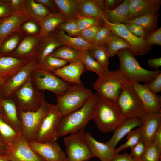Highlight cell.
Here are the masks:
<instances>
[{"label": "cell", "mask_w": 161, "mask_h": 161, "mask_svg": "<svg viewBox=\"0 0 161 161\" xmlns=\"http://www.w3.org/2000/svg\"><path fill=\"white\" fill-rule=\"evenodd\" d=\"M92 117L103 133L113 131L126 119L116 102L101 96L93 106Z\"/></svg>", "instance_id": "obj_1"}, {"label": "cell", "mask_w": 161, "mask_h": 161, "mask_svg": "<svg viewBox=\"0 0 161 161\" xmlns=\"http://www.w3.org/2000/svg\"><path fill=\"white\" fill-rule=\"evenodd\" d=\"M120 60L117 70L127 80L145 83L152 81L161 71L158 69L154 71L146 70L142 68L129 49H124L117 53Z\"/></svg>", "instance_id": "obj_2"}, {"label": "cell", "mask_w": 161, "mask_h": 161, "mask_svg": "<svg viewBox=\"0 0 161 161\" xmlns=\"http://www.w3.org/2000/svg\"><path fill=\"white\" fill-rule=\"evenodd\" d=\"M100 96L97 92L93 94L82 107L63 117L58 130V137L76 132L85 127L92 119L93 106Z\"/></svg>", "instance_id": "obj_3"}, {"label": "cell", "mask_w": 161, "mask_h": 161, "mask_svg": "<svg viewBox=\"0 0 161 161\" xmlns=\"http://www.w3.org/2000/svg\"><path fill=\"white\" fill-rule=\"evenodd\" d=\"M93 94L83 84L71 85L63 94L56 95V105L64 117L82 107Z\"/></svg>", "instance_id": "obj_4"}, {"label": "cell", "mask_w": 161, "mask_h": 161, "mask_svg": "<svg viewBox=\"0 0 161 161\" xmlns=\"http://www.w3.org/2000/svg\"><path fill=\"white\" fill-rule=\"evenodd\" d=\"M116 103L126 119L139 118L147 113L131 83L129 81L122 85Z\"/></svg>", "instance_id": "obj_5"}, {"label": "cell", "mask_w": 161, "mask_h": 161, "mask_svg": "<svg viewBox=\"0 0 161 161\" xmlns=\"http://www.w3.org/2000/svg\"><path fill=\"white\" fill-rule=\"evenodd\" d=\"M10 98L15 102L18 110L24 112L36 111L45 100L44 94L35 88L31 76Z\"/></svg>", "instance_id": "obj_6"}, {"label": "cell", "mask_w": 161, "mask_h": 161, "mask_svg": "<svg viewBox=\"0 0 161 161\" xmlns=\"http://www.w3.org/2000/svg\"><path fill=\"white\" fill-rule=\"evenodd\" d=\"M85 128L64 138L66 161H89L94 157L86 139Z\"/></svg>", "instance_id": "obj_7"}, {"label": "cell", "mask_w": 161, "mask_h": 161, "mask_svg": "<svg viewBox=\"0 0 161 161\" xmlns=\"http://www.w3.org/2000/svg\"><path fill=\"white\" fill-rule=\"evenodd\" d=\"M127 81L117 70H109L103 76H98L93 88L101 97L116 103L122 85Z\"/></svg>", "instance_id": "obj_8"}, {"label": "cell", "mask_w": 161, "mask_h": 161, "mask_svg": "<svg viewBox=\"0 0 161 161\" xmlns=\"http://www.w3.org/2000/svg\"><path fill=\"white\" fill-rule=\"evenodd\" d=\"M49 105L45 100L36 111L24 112L18 110L22 135L28 142L35 140L41 123L48 111Z\"/></svg>", "instance_id": "obj_9"}, {"label": "cell", "mask_w": 161, "mask_h": 161, "mask_svg": "<svg viewBox=\"0 0 161 161\" xmlns=\"http://www.w3.org/2000/svg\"><path fill=\"white\" fill-rule=\"evenodd\" d=\"M56 104L49 103L48 111L37 132L35 141L45 143L56 141L58 138V127L63 117Z\"/></svg>", "instance_id": "obj_10"}, {"label": "cell", "mask_w": 161, "mask_h": 161, "mask_svg": "<svg viewBox=\"0 0 161 161\" xmlns=\"http://www.w3.org/2000/svg\"><path fill=\"white\" fill-rule=\"evenodd\" d=\"M31 77L36 90L39 91L48 90L56 95L63 94L71 85L53 73L45 72L39 68L32 73Z\"/></svg>", "instance_id": "obj_11"}, {"label": "cell", "mask_w": 161, "mask_h": 161, "mask_svg": "<svg viewBox=\"0 0 161 161\" xmlns=\"http://www.w3.org/2000/svg\"><path fill=\"white\" fill-rule=\"evenodd\" d=\"M39 68L36 56L31 58L19 72L0 87V99L10 97L22 86L32 73Z\"/></svg>", "instance_id": "obj_12"}, {"label": "cell", "mask_w": 161, "mask_h": 161, "mask_svg": "<svg viewBox=\"0 0 161 161\" xmlns=\"http://www.w3.org/2000/svg\"><path fill=\"white\" fill-rule=\"evenodd\" d=\"M104 25L108 27L113 35L125 40L130 45L129 50L134 55H143L147 54L151 49L144 38L138 37L130 32L123 23H113L108 21Z\"/></svg>", "instance_id": "obj_13"}, {"label": "cell", "mask_w": 161, "mask_h": 161, "mask_svg": "<svg viewBox=\"0 0 161 161\" xmlns=\"http://www.w3.org/2000/svg\"><path fill=\"white\" fill-rule=\"evenodd\" d=\"M3 155L10 161H46L30 147L22 135Z\"/></svg>", "instance_id": "obj_14"}, {"label": "cell", "mask_w": 161, "mask_h": 161, "mask_svg": "<svg viewBox=\"0 0 161 161\" xmlns=\"http://www.w3.org/2000/svg\"><path fill=\"white\" fill-rule=\"evenodd\" d=\"M30 147L46 161H64L66 154L56 141L39 143L35 140L28 142Z\"/></svg>", "instance_id": "obj_15"}, {"label": "cell", "mask_w": 161, "mask_h": 161, "mask_svg": "<svg viewBox=\"0 0 161 161\" xmlns=\"http://www.w3.org/2000/svg\"><path fill=\"white\" fill-rule=\"evenodd\" d=\"M139 119L142 121L139 128L141 140L147 147L154 142L156 133L161 126V114L147 113Z\"/></svg>", "instance_id": "obj_16"}, {"label": "cell", "mask_w": 161, "mask_h": 161, "mask_svg": "<svg viewBox=\"0 0 161 161\" xmlns=\"http://www.w3.org/2000/svg\"><path fill=\"white\" fill-rule=\"evenodd\" d=\"M147 113L161 114V97L151 92L144 84L131 82Z\"/></svg>", "instance_id": "obj_17"}, {"label": "cell", "mask_w": 161, "mask_h": 161, "mask_svg": "<svg viewBox=\"0 0 161 161\" xmlns=\"http://www.w3.org/2000/svg\"><path fill=\"white\" fill-rule=\"evenodd\" d=\"M31 58H20L9 55L0 56V79L5 83L21 69Z\"/></svg>", "instance_id": "obj_18"}, {"label": "cell", "mask_w": 161, "mask_h": 161, "mask_svg": "<svg viewBox=\"0 0 161 161\" xmlns=\"http://www.w3.org/2000/svg\"><path fill=\"white\" fill-rule=\"evenodd\" d=\"M23 10L15 11L0 23V44L13 33L20 31V26L29 19Z\"/></svg>", "instance_id": "obj_19"}, {"label": "cell", "mask_w": 161, "mask_h": 161, "mask_svg": "<svg viewBox=\"0 0 161 161\" xmlns=\"http://www.w3.org/2000/svg\"><path fill=\"white\" fill-rule=\"evenodd\" d=\"M85 70L84 65L80 61L69 63L53 73L70 84H83L80 77Z\"/></svg>", "instance_id": "obj_20"}, {"label": "cell", "mask_w": 161, "mask_h": 161, "mask_svg": "<svg viewBox=\"0 0 161 161\" xmlns=\"http://www.w3.org/2000/svg\"><path fill=\"white\" fill-rule=\"evenodd\" d=\"M78 14L80 15L97 18L104 24L108 21L105 14L104 0H78Z\"/></svg>", "instance_id": "obj_21"}, {"label": "cell", "mask_w": 161, "mask_h": 161, "mask_svg": "<svg viewBox=\"0 0 161 161\" xmlns=\"http://www.w3.org/2000/svg\"><path fill=\"white\" fill-rule=\"evenodd\" d=\"M41 39L39 34L26 36L11 54L9 55L20 58L30 59L36 56Z\"/></svg>", "instance_id": "obj_22"}, {"label": "cell", "mask_w": 161, "mask_h": 161, "mask_svg": "<svg viewBox=\"0 0 161 161\" xmlns=\"http://www.w3.org/2000/svg\"><path fill=\"white\" fill-rule=\"evenodd\" d=\"M161 4L160 0H130L129 19L158 12Z\"/></svg>", "instance_id": "obj_23"}, {"label": "cell", "mask_w": 161, "mask_h": 161, "mask_svg": "<svg viewBox=\"0 0 161 161\" xmlns=\"http://www.w3.org/2000/svg\"><path fill=\"white\" fill-rule=\"evenodd\" d=\"M63 45L64 44L55 31L42 38L36 55L38 64L56 49Z\"/></svg>", "instance_id": "obj_24"}, {"label": "cell", "mask_w": 161, "mask_h": 161, "mask_svg": "<svg viewBox=\"0 0 161 161\" xmlns=\"http://www.w3.org/2000/svg\"><path fill=\"white\" fill-rule=\"evenodd\" d=\"M0 104L4 119L15 130L22 134L21 125L18 116V109L14 101L10 98L1 99Z\"/></svg>", "instance_id": "obj_25"}, {"label": "cell", "mask_w": 161, "mask_h": 161, "mask_svg": "<svg viewBox=\"0 0 161 161\" xmlns=\"http://www.w3.org/2000/svg\"><path fill=\"white\" fill-rule=\"evenodd\" d=\"M85 138L94 157H97L101 161H109L116 154L114 149L110 148L106 143L97 141L89 133H86Z\"/></svg>", "instance_id": "obj_26"}, {"label": "cell", "mask_w": 161, "mask_h": 161, "mask_svg": "<svg viewBox=\"0 0 161 161\" xmlns=\"http://www.w3.org/2000/svg\"><path fill=\"white\" fill-rule=\"evenodd\" d=\"M142 123V120L139 118L126 119L116 129L111 139L106 143L112 149H115L119 142L124 136L133 129L140 127Z\"/></svg>", "instance_id": "obj_27"}, {"label": "cell", "mask_w": 161, "mask_h": 161, "mask_svg": "<svg viewBox=\"0 0 161 161\" xmlns=\"http://www.w3.org/2000/svg\"><path fill=\"white\" fill-rule=\"evenodd\" d=\"M22 10L28 18L32 19L39 25L51 13L48 9L34 0H25Z\"/></svg>", "instance_id": "obj_28"}, {"label": "cell", "mask_w": 161, "mask_h": 161, "mask_svg": "<svg viewBox=\"0 0 161 161\" xmlns=\"http://www.w3.org/2000/svg\"><path fill=\"white\" fill-rule=\"evenodd\" d=\"M67 20L60 12L50 13L46 16L40 25L39 34L41 38L53 32L57 27Z\"/></svg>", "instance_id": "obj_29"}, {"label": "cell", "mask_w": 161, "mask_h": 161, "mask_svg": "<svg viewBox=\"0 0 161 161\" xmlns=\"http://www.w3.org/2000/svg\"><path fill=\"white\" fill-rule=\"evenodd\" d=\"M55 32L64 45L77 50L84 52L88 51L92 46L80 36L72 37L62 30H55Z\"/></svg>", "instance_id": "obj_30"}, {"label": "cell", "mask_w": 161, "mask_h": 161, "mask_svg": "<svg viewBox=\"0 0 161 161\" xmlns=\"http://www.w3.org/2000/svg\"><path fill=\"white\" fill-rule=\"evenodd\" d=\"M22 134L11 126L0 113V137L7 148H10L21 137Z\"/></svg>", "instance_id": "obj_31"}, {"label": "cell", "mask_w": 161, "mask_h": 161, "mask_svg": "<svg viewBox=\"0 0 161 161\" xmlns=\"http://www.w3.org/2000/svg\"><path fill=\"white\" fill-rule=\"evenodd\" d=\"M130 0H125L112 10L105 11L108 21L113 23H124L129 19Z\"/></svg>", "instance_id": "obj_32"}, {"label": "cell", "mask_w": 161, "mask_h": 161, "mask_svg": "<svg viewBox=\"0 0 161 161\" xmlns=\"http://www.w3.org/2000/svg\"><path fill=\"white\" fill-rule=\"evenodd\" d=\"M159 15L157 12L150 13L129 19L123 24H138L143 27L148 33L155 30Z\"/></svg>", "instance_id": "obj_33"}, {"label": "cell", "mask_w": 161, "mask_h": 161, "mask_svg": "<svg viewBox=\"0 0 161 161\" xmlns=\"http://www.w3.org/2000/svg\"><path fill=\"white\" fill-rule=\"evenodd\" d=\"M83 52L67 46L63 45L56 49L50 55L71 63L81 61Z\"/></svg>", "instance_id": "obj_34"}, {"label": "cell", "mask_w": 161, "mask_h": 161, "mask_svg": "<svg viewBox=\"0 0 161 161\" xmlns=\"http://www.w3.org/2000/svg\"><path fill=\"white\" fill-rule=\"evenodd\" d=\"M59 12L67 19L75 18L78 14V0H53Z\"/></svg>", "instance_id": "obj_35"}, {"label": "cell", "mask_w": 161, "mask_h": 161, "mask_svg": "<svg viewBox=\"0 0 161 161\" xmlns=\"http://www.w3.org/2000/svg\"><path fill=\"white\" fill-rule=\"evenodd\" d=\"M109 58L116 55L120 50L127 49H130L129 44L124 39L113 35L105 46Z\"/></svg>", "instance_id": "obj_36"}, {"label": "cell", "mask_w": 161, "mask_h": 161, "mask_svg": "<svg viewBox=\"0 0 161 161\" xmlns=\"http://www.w3.org/2000/svg\"><path fill=\"white\" fill-rule=\"evenodd\" d=\"M81 61L85 66L86 69L95 72L98 76L105 74L109 70L105 69L89 54L88 51L83 52Z\"/></svg>", "instance_id": "obj_37"}, {"label": "cell", "mask_w": 161, "mask_h": 161, "mask_svg": "<svg viewBox=\"0 0 161 161\" xmlns=\"http://www.w3.org/2000/svg\"><path fill=\"white\" fill-rule=\"evenodd\" d=\"M68 63L66 61L49 55L38 64V67L42 70L53 73L66 65Z\"/></svg>", "instance_id": "obj_38"}, {"label": "cell", "mask_w": 161, "mask_h": 161, "mask_svg": "<svg viewBox=\"0 0 161 161\" xmlns=\"http://www.w3.org/2000/svg\"><path fill=\"white\" fill-rule=\"evenodd\" d=\"M90 55L105 69L108 70L109 59L105 46L93 45L88 50Z\"/></svg>", "instance_id": "obj_39"}, {"label": "cell", "mask_w": 161, "mask_h": 161, "mask_svg": "<svg viewBox=\"0 0 161 161\" xmlns=\"http://www.w3.org/2000/svg\"><path fill=\"white\" fill-rule=\"evenodd\" d=\"M21 37L19 35H10L0 44V56L9 55L18 45Z\"/></svg>", "instance_id": "obj_40"}, {"label": "cell", "mask_w": 161, "mask_h": 161, "mask_svg": "<svg viewBox=\"0 0 161 161\" xmlns=\"http://www.w3.org/2000/svg\"><path fill=\"white\" fill-rule=\"evenodd\" d=\"M113 35L111 29L104 24L97 32L92 44L105 46Z\"/></svg>", "instance_id": "obj_41"}, {"label": "cell", "mask_w": 161, "mask_h": 161, "mask_svg": "<svg viewBox=\"0 0 161 161\" xmlns=\"http://www.w3.org/2000/svg\"><path fill=\"white\" fill-rule=\"evenodd\" d=\"M75 20L78 29L80 30L100 24H104L103 21L96 18L83 16L78 14Z\"/></svg>", "instance_id": "obj_42"}, {"label": "cell", "mask_w": 161, "mask_h": 161, "mask_svg": "<svg viewBox=\"0 0 161 161\" xmlns=\"http://www.w3.org/2000/svg\"><path fill=\"white\" fill-rule=\"evenodd\" d=\"M127 140L125 143L120 146L117 148L114 149L115 154H118L126 148H131L141 140L139 128L132 130L129 132L127 134Z\"/></svg>", "instance_id": "obj_43"}, {"label": "cell", "mask_w": 161, "mask_h": 161, "mask_svg": "<svg viewBox=\"0 0 161 161\" xmlns=\"http://www.w3.org/2000/svg\"><path fill=\"white\" fill-rule=\"evenodd\" d=\"M55 30L63 31L72 37L80 36V31L77 27L75 18L67 19L59 25Z\"/></svg>", "instance_id": "obj_44"}, {"label": "cell", "mask_w": 161, "mask_h": 161, "mask_svg": "<svg viewBox=\"0 0 161 161\" xmlns=\"http://www.w3.org/2000/svg\"><path fill=\"white\" fill-rule=\"evenodd\" d=\"M142 161H161V153L157 148L154 142L146 147Z\"/></svg>", "instance_id": "obj_45"}, {"label": "cell", "mask_w": 161, "mask_h": 161, "mask_svg": "<svg viewBox=\"0 0 161 161\" xmlns=\"http://www.w3.org/2000/svg\"><path fill=\"white\" fill-rule=\"evenodd\" d=\"M103 25H96L82 30L80 31V36L92 44L97 32Z\"/></svg>", "instance_id": "obj_46"}, {"label": "cell", "mask_w": 161, "mask_h": 161, "mask_svg": "<svg viewBox=\"0 0 161 161\" xmlns=\"http://www.w3.org/2000/svg\"><path fill=\"white\" fill-rule=\"evenodd\" d=\"M144 38L149 45H161V28L147 34Z\"/></svg>", "instance_id": "obj_47"}, {"label": "cell", "mask_w": 161, "mask_h": 161, "mask_svg": "<svg viewBox=\"0 0 161 161\" xmlns=\"http://www.w3.org/2000/svg\"><path fill=\"white\" fill-rule=\"evenodd\" d=\"M146 148L145 143L140 140L135 145L130 148L131 152L129 154L135 159L141 160Z\"/></svg>", "instance_id": "obj_48"}, {"label": "cell", "mask_w": 161, "mask_h": 161, "mask_svg": "<svg viewBox=\"0 0 161 161\" xmlns=\"http://www.w3.org/2000/svg\"><path fill=\"white\" fill-rule=\"evenodd\" d=\"M21 27L23 30L28 34L34 35L38 34L37 33L39 34L40 29L36 24L32 21L24 22Z\"/></svg>", "instance_id": "obj_49"}, {"label": "cell", "mask_w": 161, "mask_h": 161, "mask_svg": "<svg viewBox=\"0 0 161 161\" xmlns=\"http://www.w3.org/2000/svg\"><path fill=\"white\" fill-rule=\"evenodd\" d=\"M145 84L153 93L156 94L160 92L161 91V73L152 81Z\"/></svg>", "instance_id": "obj_50"}, {"label": "cell", "mask_w": 161, "mask_h": 161, "mask_svg": "<svg viewBox=\"0 0 161 161\" xmlns=\"http://www.w3.org/2000/svg\"><path fill=\"white\" fill-rule=\"evenodd\" d=\"M14 11L4 0H0V18L8 17Z\"/></svg>", "instance_id": "obj_51"}, {"label": "cell", "mask_w": 161, "mask_h": 161, "mask_svg": "<svg viewBox=\"0 0 161 161\" xmlns=\"http://www.w3.org/2000/svg\"><path fill=\"white\" fill-rule=\"evenodd\" d=\"M109 161H142L135 159L125 152L122 154H115Z\"/></svg>", "instance_id": "obj_52"}, {"label": "cell", "mask_w": 161, "mask_h": 161, "mask_svg": "<svg viewBox=\"0 0 161 161\" xmlns=\"http://www.w3.org/2000/svg\"><path fill=\"white\" fill-rule=\"evenodd\" d=\"M14 11L22 10L25 0H4Z\"/></svg>", "instance_id": "obj_53"}, {"label": "cell", "mask_w": 161, "mask_h": 161, "mask_svg": "<svg viewBox=\"0 0 161 161\" xmlns=\"http://www.w3.org/2000/svg\"><path fill=\"white\" fill-rule=\"evenodd\" d=\"M121 0H104L105 10H112L120 5L123 2Z\"/></svg>", "instance_id": "obj_54"}, {"label": "cell", "mask_w": 161, "mask_h": 161, "mask_svg": "<svg viewBox=\"0 0 161 161\" xmlns=\"http://www.w3.org/2000/svg\"><path fill=\"white\" fill-rule=\"evenodd\" d=\"M35 1L39 3L48 9L51 10H55L56 9V7L53 0H36Z\"/></svg>", "instance_id": "obj_55"}, {"label": "cell", "mask_w": 161, "mask_h": 161, "mask_svg": "<svg viewBox=\"0 0 161 161\" xmlns=\"http://www.w3.org/2000/svg\"><path fill=\"white\" fill-rule=\"evenodd\" d=\"M154 142L159 151L161 153V126L156 133Z\"/></svg>", "instance_id": "obj_56"}, {"label": "cell", "mask_w": 161, "mask_h": 161, "mask_svg": "<svg viewBox=\"0 0 161 161\" xmlns=\"http://www.w3.org/2000/svg\"><path fill=\"white\" fill-rule=\"evenodd\" d=\"M147 63L150 67L157 69L161 66V58L149 59Z\"/></svg>", "instance_id": "obj_57"}, {"label": "cell", "mask_w": 161, "mask_h": 161, "mask_svg": "<svg viewBox=\"0 0 161 161\" xmlns=\"http://www.w3.org/2000/svg\"><path fill=\"white\" fill-rule=\"evenodd\" d=\"M148 33L144 29H142L137 30L134 32V35L138 37H143L144 38Z\"/></svg>", "instance_id": "obj_58"}, {"label": "cell", "mask_w": 161, "mask_h": 161, "mask_svg": "<svg viewBox=\"0 0 161 161\" xmlns=\"http://www.w3.org/2000/svg\"><path fill=\"white\" fill-rule=\"evenodd\" d=\"M7 150V148L0 137V154L3 155Z\"/></svg>", "instance_id": "obj_59"}, {"label": "cell", "mask_w": 161, "mask_h": 161, "mask_svg": "<svg viewBox=\"0 0 161 161\" xmlns=\"http://www.w3.org/2000/svg\"><path fill=\"white\" fill-rule=\"evenodd\" d=\"M125 24L129 30L134 34L137 29L134 26V24Z\"/></svg>", "instance_id": "obj_60"}, {"label": "cell", "mask_w": 161, "mask_h": 161, "mask_svg": "<svg viewBox=\"0 0 161 161\" xmlns=\"http://www.w3.org/2000/svg\"><path fill=\"white\" fill-rule=\"evenodd\" d=\"M0 161H10L3 155L0 154Z\"/></svg>", "instance_id": "obj_61"}, {"label": "cell", "mask_w": 161, "mask_h": 161, "mask_svg": "<svg viewBox=\"0 0 161 161\" xmlns=\"http://www.w3.org/2000/svg\"><path fill=\"white\" fill-rule=\"evenodd\" d=\"M4 83V82L2 80L0 79V87ZM1 113H2V111H1V108L0 104V113L1 114Z\"/></svg>", "instance_id": "obj_62"}, {"label": "cell", "mask_w": 161, "mask_h": 161, "mask_svg": "<svg viewBox=\"0 0 161 161\" xmlns=\"http://www.w3.org/2000/svg\"><path fill=\"white\" fill-rule=\"evenodd\" d=\"M0 18V23L3 21V20L4 19V18Z\"/></svg>", "instance_id": "obj_63"}, {"label": "cell", "mask_w": 161, "mask_h": 161, "mask_svg": "<svg viewBox=\"0 0 161 161\" xmlns=\"http://www.w3.org/2000/svg\"><path fill=\"white\" fill-rule=\"evenodd\" d=\"M64 161H66V159Z\"/></svg>", "instance_id": "obj_64"}]
</instances>
